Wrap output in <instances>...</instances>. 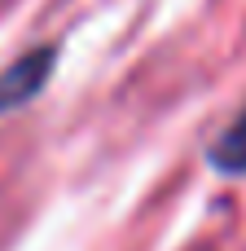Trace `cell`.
<instances>
[{
  "instance_id": "1",
  "label": "cell",
  "mask_w": 246,
  "mask_h": 251,
  "mask_svg": "<svg viewBox=\"0 0 246 251\" xmlns=\"http://www.w3.org/2000/svg\"><path fill=\"white\" fill-rule=\"evenodd\" d=\"M53 62H57V49H31V53H22L13 66H4V71H0V115L26 106V101L48 84Z\"/></svg>"
},
{
  "instance_id": "2",
  "label": "cell",
  "mask_w": 246,
  "mask_h": 251,
  "mask_svg": "<svg viewBox=\"0 0 246 251\" xmlns=\"http://www.w3.org/2000/svg\"><path fill=\"white\" fill-rule=\"evenodd\" d=\"M211 163L220 172H246V110L220 132V141L211 146Z\"/></svg>"
}]
</instances>
